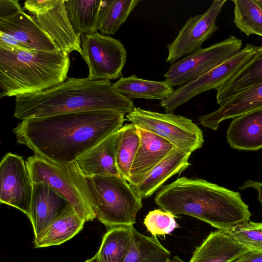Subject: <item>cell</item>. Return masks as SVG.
<instances>
[{
    "label": "cell",
    "instance_id": "6da1fadb",
    "mask_svg": "<svg viewBox=\"0 0 262 262\" xmlns=\"http://www.w3.org/2000/svg\"><path fill=\"white\" fill-rule=\"evenodd\" d=\"M125 114L88 111L21 120L13 129L16 141L34 155L65 166L119 130Z\"/></svg>",
    "mask_w": 262,
    "mask_h": 262
},
{
    "label": "cell",
    "instance_id": "7a4b0ae2",
    "mask_svg": "<svg viewBox=\"0 0 262 262\" xmlns=\"http://www.w3.org/2000/svg\"><path fill=\"white\" fill-rule=\"evenodd\" d=\"M155 202L176 217L189 215L226 232L251 216L239 192L202 179L178 178L156 193Z\"/></svg>",
    "mask_w": 262,
    "mask_h": 262
},
{
    "label": "cell",
    "instance_id": "3957f363",
    "mask_svg": "<svg viewBox=\"0 0 262 262\" xmlns=\"http://www.w3.org/2000/svg\"><path fill=\"white\" fill-rule=\"evenodd\" d=\"M110 80L68 78L42 91L15 97L14 116L19 120L88 111L130 113L133 102L117 93Z\"/></svg>",
    "mask_w": 262,
    "mask_h": 262
},
{
    "label": "cell",
    "instance_id": "277c9868",
    "mask_svg": "<svg viewBox=\"0 0 262 262\" xmlns=\"http://www.w3.org/2000/svg\"><path fill=\"white\" fill-rule=\"evenodd\" d=\"M69 54L0 47V97L38 92L64 82Z\"/></svg>",
    "mask_w": 262,
    "mask_h": 262
},
{
    "label": "cell",
    "instance_id": "5b68a950",
    "mask_svg": "<svg viewBox=\"0 0 262 262\" xmlns=\"http://www.w3.org/2000/svg\"><path fill=\"white\" fill-rule=\"evenodd\" d=\"M96 218L108 228L132 226L142 207V199L121 176H86L76 161L67 165Z\"/></svg>",
    "mask_w": 262,
    "mask_h": 262
},
{
    "label": "cell",
    "instance_id": "8992f818",
    "mask_svg": "<svg viewBox=\"0 0 262 262\" xmlns=\"http://www.w3.org/2000/svg\"><path fill=\"white\" fill-rule=\"evenodd\" d=\"M126 116L137 127L155 134L178 149L192 152L204 143L202 130L191 120L184 116L137 107H134Z\"/></svg>",
    "mask_w": 262,
    "mask_h": 262
},
{
    "label": "cell",
    "instance_id": "52a82bcc",
    "mask_svg": "<svg viewBox=\"0 0 262 262\" xmlns=\"http://www.w3.org/2000/svg\"><path fill=\"white\" fill-rule=\"evenodd\" d=\"M26 163L33 183L44 182L48 184L68 201L85 222L96 218L67 165L60 166L36 155L28 157Z\"/></svg>",
    "mask_w": 262,
    "mask_h": 262
},
{
    "label": "cell",
    "instance_id": "ba28073f",
    "mask_svg": "<svg viewBox=\"0 0 262 262\" xmlns=\"http://www.w3.org/2000/svg\"><path fill=\"white\" fill-rule=\"evenodd\" d=\"M242 45L241 39L231 36L207 48H201L171 64L164 75L165 81L173 88L185 85L236 54Z\"/></svg>",
    "mask_w": 262,
    "mask_h": 262
},
{
    "label": "cell",
    "instance_id": "9c48e42d",
    "mask_svg": "<svg viewBox=\"0 0 262 262\" xmlns=\"http://www.w3.org/2000/svg\"><path fill=\"white\" fill-rule=\"evenodd\" d=\"M24 8L58 49L68 54L73 51L81 54V34L70 21L65 0H28L24 3Z\"/></svg>",
    "mask_w": 262,
    "mask_h": 262
},
{
    "label": "cell",
    "instance_id": "30bf717a",
    "mask_svg": "<svg viewBox=\"0 0 262 262\" xmlns=\"http://www.w3.org/2000/svg\"><path fill=\"white\" fill-rule=\"evenodd\" d=\"M81 55L89 68L90 80L116 79L121 74L127 53L122 43L97 31L82 34Z\"/></svg>",
    "mask_w": 262,
    "mask_h": 262
},
{
    "label": "cell",
    "instance_id": "8fae6325",
    "mask_svg": "<svg viewBox=\"0 0 262 262\" xmlns=\"http://www.w3.org/2000/svg\"><path fill=\"white\" fill-rule=\"evenodd\" d=\"M226 0H214L203 14L191 16L179 31L175 39L167 44L165 62L172 64L201 49L219 27L216 20Z\"/></svg>",
    "mask_w": 262,
    "mask_h": 262
},
{
    "label": "cell",
    "instance_id": "7c38bea8",
    "mask_svg": "<svg viewBox=\"0 0 262 262\" xmlns=\"http://www.w3.org/2000/svg\"><path fill=\"white\" fill-rule=\"evenodd\" d=\"M0 180V202L18 209L29 218L33 183L22 157L8 152L3 157Z\"/></svg>",
    "mask_w": 262,
    "mask_h": 262
},
{
    "label": "cell",
    "instance_id": "4fadbf2b",
    "mask_svg": "<svg viewBox=\"0 0 262 262\" xmlns=\"http://www.w3.org/2000/svg\"><path fill=\"white\" fill-rule=\"evenodd\" d=\"M71 205L64 198L44 182L33 183L30 220L37 240L43 232Z\"/></svg>",
    "mask_w": 262,
    "mask_h": 262
},
{
    "label": "cell",
    "instance_id": "5bb4252c",
    "mask_svg": "<svg viewBox=\"0 0 262 262\" xmlns=\"http://www.w3.org/2000/svg\"><path fill=\"white\" fill-rule=\"evenodd\" d=\"M138 130L140 144L130 170L128 183L130 186L141 182L153 168L176 148L155 134L140 128Z\"/></svg>",
    "mask_w": 262,
    "mask_h": 262
},
{
    "label": "cell",
    "instance_id": "9a60e30c",
    "mask_svg": "<svg viewBox=\"0 0 262 262\" xmlns=\"http://www.w3.org/2000/svg\"><path fill=\"white\" fill-rule=\"evenodd\" d=\"M262 110V82L252 85L232 96L214 112L200 116L204 126L216 130L224 120Z\"/></svg>",
    "mask_w": 262,
    "mask_h": 262
},
{
    "label": "cell",
    "instance_id": "2e32d148",
    "mask_svg": "<svg viewBox=\"0 0 262 262\" xmlns=\"http://www.w3.org/2000/svg\"><path fill=\"white\" fill-rule=\"evenodd\" d=\"M0 32L14 37L30 50L53 51L58 49L32 17L23 10L8 18L0 19Z\"/></svg>",
    "mask_w": 262,
    "mask_h": 262
},
{
    "label": "cell",
    "instance_id": "e0dca14e",
    "mask_svg": "<svg viewBox=\"0 0 262 262\" xmlns=\"http://www.w3.org/2000/svg\"><path fill=\"white\" fill-rule=\"evenodd\" d=\"M118 130L106 137L76 159L77 166L84 175L121 176L116 159Z\"/></svg>",
    "mask_w": 262,
    "mask_h": 262
},
{
    "label": "cell",
    "instance_id": "ac0fdd59",
    "mask_svg": "<svg viewBox=\"0 0 262 262\" xmlns=\"http://www.w3.org/2000/svg\"><path fill=\"white\" fill-rule=\"evenodd\" d=\"M191 153L188 150L174 148L141 182L131 187L142 199L150 197L169 178L190 166L188 160Z\"/></svg>",
    "mask_w": 262,
    "mask_h": 262
},
{
    "label": "cell",
    "instance_id": "d6986e66",
    "mask_svg": "<svg viewBox=\"0 0 262 262\" xmlns=\"http://www.w3.org/2000/svg\"><path fill=\"white\" fill-rule=\"evenodd\" d=\"M247 249L228 233L218 230L196 248L189 262H230Z\"/></svg>",
    "mask_w": 262,
    "mask_h": 262
},
{
    "label": "cell",
    "instance_id": "ffe728a7",
    "mask_svg": "<svg viewBox=\"0 0 262 262\" xmlns=\"http://www.w3.org/2000/svg\"><path fill=\"white\" fill-rule=\"evenodd\" d=\"M227 140L231 147L238 150L262 148V110L233 118L227 131Z\"/></svg>",
    "mask_w": 262,
    "mask_h": 262
},
{
    "label": "cell",
    "instance_id": "44dd1931",
    "mask_svg": "<svg viewBox=\"0 0 262 262\" xmlns=\"http://www.w3.org/2000/svg\"><path fill=\"white\" fill-rule=\"evenodd\" d=\"M262 82V46L253 57L229 80L217 90L220 105L241 91Z\"/></svg>",
    "mask_w": 262,
    "mask_h": 262
},
{
    "label": "cell",
    "instance_id": "7402d4cb",
    "mask_svg": "<svg viewBox=\"0 0 262 262\" xmlns=\"http://www.w3.org/2000/svg\"><path fill=\"white\" fill-rule=\"evenodd\" d=\"M85 222L70 205L37 240L34 241V248L56 246L67 242L82 229Z\"/></svg>",
    "mask_w": 262,
    "mask_h": 262
},
{
    "label": "cell",
    "instance_id": "603a6c76",
    "mask_svg": "<svg viewBox=\"0 0 262 262\" xmlns=\"http://www.w3.org/2000/svg\"><path fill=\"white\" fill-rule=\"evenodd\" d=\"M114 89L129 99H145L162 100L171 94L172 86L164 81L143 79L135 75L121 77L113 83Z\"/></svg>",
    "mask_w": 262,
    "mask_h": 262
},
{
    "label": "cell",
    "instance_id": "cb8c5ba5",
    "mask_svg": "<svg viewBox=\"0 0 262 262\" xmlns=\"http://www.w3.org/2000/svg\"><path fill=\"white\" fill-rule=\"evenodd\" d=\"M129 252L124 262H169L171 254L156 236H146L138 232L134 226ZM84 262H96L94 256Z\"/></svg>",
    "mask_w": 262,
    "mask_h": 262
},
{
    "label": "cell",
    "instance_id": "d4e9b609",
    "mask_svg": "<svg viewBox=\"0 0 262 262\" xmlns=\"http://www.w3.org/2000/svg\"><path fill=\"white\" fill-rule=\"evenodd\" d=\"M130 227L116 226L108 228L94 256L96 262H124L131 244Z\"/></svg>",
    "mask_w": 262,
    "mask_h": 262
},
{
    "label": "cell",
    "instance_id": "484cf974",
    "mask_svg": "<svg viewBox=\"0 0 262 262\" xmlns=\"http://www.w3.org/2000/svg\"><path fill=\"white\" fill-rule=\"evenodd\" d=\"M101 0H66L69 19L75 31L80 34L97 32Z\"/></svg>",
    "mask_w": 262,
    "mask_h": 262
},
{
    "label": "cell",
    "instance_id": "4316f807",
    "mask_svg": "<svg viewBox=\"0 0 262 262\" xmlns=\"http://www.w3.org/2000/svg\"><path fill=\"white\" fill-rule=\"evenodd\" d=\"M139 2V0L101 1L97 30L104 34H115Z\"/></svg>",
    "mask_w": 262,
    "mask_h": 262
},
{
    "label": "cell",
    "instance_id": "83f0119b",
    "mask_svg": "<svg viewBox=\"0 0 262 262\" xmlns=\"http://www.w3.org/2000/svg\"><path fill=\"white\" fill-rule=\"evenodd\" d=\"M140 144L138 128L132 123L123 126L118 133L116 159L119 172L128 182L130 170Z\"/></svg>",
    "mask_w": 262,
    "mask_h": 262
},
{
    "label": "cell",
    "instance_id": "f1b7e54d",
    "mask_svg": "<svg viewBox=\"0 0 262 262\" xmlns=\"http://www.w3.org/2000/svg\"><path fill=\"white\" fill-rule=\"evenodd\" d=\"M235 26L247 36L262 37V0H233Z\"/></svg>",
    "mask_w": 262,
    "mask_h": 262
},
{
    "label": "cell",
    "instance_id": "f546056e",
    "mask_svg": "<svg viewBox=\"0 0 262 262\" xmlns=\"http://www.w3.org/2000/svg\"><path fill=\"white\" fill-rule=\"evenodd\" d=\"M248 249L262 251V223L249 221L227 231Z\"/></svg>",
    "mask_w": 262,
    "mask_h": 262
},
{
    "label": "cell",
    "instance_id": "4dcf8cb0",
    "mask_svg": "<svg viewBox=\"0 0 262 262\" xmlns=\"http://www.w3.org/2000/svg\"><path fill=\"white\" fill-rule=\"evenodd\" d=\"M174 217L176 216L170 212L156 209L150 211L146 216L144 224L154 236L168 234L179 227Z\"/></svg>",
    "mask_w": 262,
    "mask_h": 262
},
{
    "label": "cell",
    "instance_id": "1f68e13d",
    "mask_svg": "<svg viewBox=\"0 0 262 262\" xmlns=\"http://www.w3.org/2000/svg\"><path fill=\"white\" fill-rule=\"evenodd\" d=\"M22 11L18 1L0 0V19L8 18Z\"/></svg>",
    "mask_w": 262,
    "mask_h": 262
},
{
    "label": "cell",
    "instance_id": "d6a6232c",
    "mask_svg": "<svg viewBox=\"0 0 262 262\" xmlns=\"http://www.w3.org/2000/svg\"><path fill=\"white\" fill-rule=\"evenodd\" d=\"M230 262H262V251L247 249Z\"/></svg>",
    "mask_w": 262,
    "mask_h": 262
},
{
    "label": "cell",
    "instance_id": "836d02e7",
    "mask_svg": "<svg viewBox=\"0 0 262 262\" xmlns=\"http://www.w3.org/2000/svg\"><path fill=\"white\" fill-rule=\"evenodd\" d=\"M0 47L14 48L25 50H30L27 49L22 43L14 37L0 32Z\"/></svg>",
    "mask_w": 262,
    "mask_h": 262
}]
</instances>
